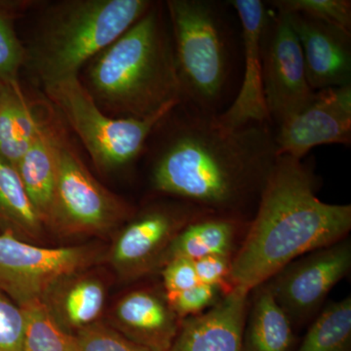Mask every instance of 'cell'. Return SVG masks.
<instances>
[{"label": "cell", "mask_w": 351, "mask_h": 351, "mask_svg": "<svg viewBox=\"0 0 351 351\" xmlns=\"http://www.w3.org/2000/svg\"><path fill=\"white\" fill-rule=\"evenodd\" d=\"M149 180L159 195L243 219L258 206L278 154L269 122L239 128L180 101L159 123Z\"/></svg>", "instance_id": "obj_1"}, {"label": "cell", "mask_w": 351, "mask_h": 351, "mask_svg": "<svg viewBox=\"0 0 351 351\" xmlns=\"http://www.w3.org/2000/svg\"><path fill=\"white\" fill-rule=\"evenodd\" d=\"M316 186L308 164L277 156L244 241L232 257V288L251 293L295 258L348 237L350 205L323 202Z\"/></svg>", "instance_id": "obj_2"}, {"label": "cell", "mask_w": 351, "mask_h": 351, "mask_svg": "<svg viewBox=\"0 0 351 351\" xmlns=\"http://www.w3.org/2000/svg\"><path fill=\"white\" fill-rule=\"evenodd\" d=\"M83 86L104 112L145 119L181 101L165 5L154 2L141 19L92 58Z\"/></svg>", "instance_id": "obj_3"}, {"label": "cell", "mask_w": 351, "mask_h": 351, "mask_svg": "<svg viewBox=\"0 0 351 351\" xmlns=\"http://www.w3.org/2000/svg\"><path fill=\"white\" fill-rule=\"evenodd\" d=\"M165 5L181 103L221 114L237 96V38L230 2L168 0Z\"/></svg>", "instance_id": "obj_4"}, {"label": "cell", "mask_w": 351, "mask_h": 351, "mask_svg": "<svg viewBox=\"0 0 351 351\" xmlns=\"http://www.w3.org/2000/svg\"><path fill=\"white\" fill-rule=\"evenodd\" d=\"M149 0H66L44 16L29 51V66L43 87L80 77V69L135 24Z\"/></svg>", "instance_id": "obj_5"}, {"label": "cell", "mask_w": 351, "mask_h": 351, "mask_svg": "<svg viewBox=\"0 0 351 351\" xmlns=\"http://www.w3.org/2000/svg\"><path fill=\"white\" fill-rule=\"evenodd\" d=\"M97 167L110 171L126 167L147 151L156 127L176 107L145 119H115L103 112L80 77L44 87Z\"/></svg>", "instance_id": "obj_6"}, {"label": "cell", "mask_w": 351, "mask_h": 351, "mask_svg": "<svg viewBox=\"0 0 351 351\" xmlns=\"http://www.w3.org/2000/svg\"><path fill=\"white\" fill-rule=\"evenodd\" d=\"M133 215L128 203L97 181L59 140L56 188L45 226L62 237L105 235Z\"/></svg>", "instance_id": "obj_7"}, {"label": "cell", "mask_w": 351, "mask_h": 351, "mask_svg": "<svg viewBox=\"0 0 351 351\" xmlns=\"http://www.w3.org/2000/svg\"><path fill=\"white\" fill-rule=\"evenodd\" d=\"M96 245L38 246L0 233V290L21 308L43 302L64 277L90 269L103 257Z\"/></svg>", "instance_id": "obj_8"}, {"label": "cell", "mask_w": 351, "mask_h": 351, "mask_svg": "<svg viewBox=\"0 0 351 351\" xmlns=\"http://www.w3.org/2000/svg\"><path fill=\"white\" fill-rule=\"evenodd\" d=\"M351 269L346 239L295 258L265 282L276 304L294 325L317 315L328 295Z\"/></svg>", "instance_id": "obj_9"}, {"label": "cell", "mask_w": 351, "mask_h": 351, "mask_svg": "<svg viewBox=\"0 0 351 351\" xmlns=\"http://www.w3.org/2000/svg\"><path fill=\"white\" fill-rule=\"evenodd\" d=\"M205 210L184 202L156 203L132 216L115 235L108 263L123 280L156 271L170 242L191 219Z\"/></svg>", "instance_id": "obj_10"}, {"label": "cell", "mask_w": 351, "mask_h": 351, "mask_svg": "<svg viewBox=\"0 0 351 351\" xmlns=\"http://www.w3.org/2000/svg\"><path fill=\"white\" fill-rule=\"evenodd\" d=\"M263 88L270 123L276 128L313 101L304 56L287 15L269 14L263 40Z\"/></svg>", "instance_id": "obj_11"}, {"label": "cell", "mask_w": 351, "mask_h": 351, "mask_svg": "<svg viewBox=\"0 0 351 351\" xmlns=\"http://www.w3.org/2000/svg\"><path fill=\"white\" fill-rule=\"evenodd\" d=\"M278 156L302 159L313 147L351 144V85L328 88L313 101L274 128Z\"/></svg>", "instance_id": "obj_12"}, {"label": "cell", "mask_w": 351, "mask_h": 351, "mask_svg": "<svg viewBox=\"0 0 351 351\" xmlns=\"http://www.w3.org/2000/svg\"><path fill=\"white\" fill-rule=\"evenodd\" d=\"M228 2L240 25L243 71L234 100L218 115L219 123L226 128H239L250 123H270L263 88V40L269 11L261 0Z\"/></svg>", "instance_id": "obj_13"}, {"label": "cell", "mask_w": 351, "mask_h": 351, "mask_svg": "<svg viewBox=\"0 0 351 351\" xmlns=\"http://www.w3.org/2000/svg\"><path fill=\"white\" fill-rule=\"evenodd\" d=\"M285 15L301 45L311 89L351 85V32L302 14Z\"/></svg>", "instance_id": "obj_14"}, {"label": "cell", "mask_w": 351, "mask_h": 351, "mask_svg": "<svg viewBox=\"0 0 351 351\" xmlns=\"http://www.w3.org/2000/svg\"><path fill=\"white\" fill-rule=\"evenodd\" d=\"M249 294L233 288L204 313L182 320L168 351H242Z\"/></svg>", "instance_id": "obj_15"}, {"label": "cell", "mask_w": 351, "mask_h": 351, "mask_svg": "<svg viewBox=\"0 0 351 351\" xmlns=\"http://www.w3.org/2000/svg\"><path fill=\"white\" fill-rule=\"evenodd\" d=\"M181 321L164 292L141 288L126 293L115 302L110 314L113 329L151 351H168Z\"/></svg>", "instance_id": "obj_16"}, {"label": "cell", "mask_w": 351, "mask_h": 351, "mask_svg": "<svg viewBox=\"0 0 351 351\" xmlns=\"http://www.w3.org/2000/svg\"><path fill=\"white\" fill-rule=\"evenodd\" d=\"M88 270L58 281L41 302L53 319L71 335L98 322L107 302L103 277Z\"/></svg>", "instance_id": "obj_17"}, {"label": "cell", "mask_w": 351, "mask_h": 351, "mask_svg": "<svg viewBox=\"0 0 351 351\" xmlns=\"http://www.w3.org/2000/svg\"><path fill=\"white\" fill-rule=\"evenodd\" d=\"M243 219L205 212L191 219L175 235L159 260L157 270L175 258L195 261L206 256L233 257L235 240Z\"/></svg>", "instance_id": "obj_18"}, {"label": "cell", "mask_w": 351, "mask_h": 351, "mask_svg": "<svg viewBox=\"0 0 351 351\" xmlns=\"http://www.w3.org/2000/svg\"><path fill=\"white\" fill-rule=\"evenodd\" d=\"M245 323L242 351H293L292 323L276 304L265 284L254 289Z\"/></svg>", "instance_id": "obj_19"}, {"label": "cell", "mask_w": 351, "mask_h": 351, "mask_svg": "<svg viewBox=\"0 0 351 351\" xmlns=\"http://www.w3.org/2000/svg\"><path fill=\"white\" fill-rule=\"evenodd\" d=\"M58 145L59 138L48 127L43 126L29 151L15 167L44 226L56 188Z\"/></svg>", "instance_id": "obj_20"}, {"label": "cell", "mask_w": 351, "mask_h": 351, "mask_svg": "<svg viewBox=\"0 0 351 351\" xmlns=\"http://www.w3.org/2000/svg\"><path fill=\"white\" fill-rule=\"evenodd\" d=\"M43 126L19 83L7 85L0 101V156L16 167Z\"/></svg>", "instance_id": "obj_21"}, {"label": "cell", "mask_w": 351, "mask_h": 351, "mask_svg": "<svg viewBox=\"0 0 351 351\" xmlns=\"http://www.w3.org/2000/svg\"><path fill=\"white\" fill-rule=\"evenodd\" d=\"M44 228L18 171L0 156V230L27 241L40 239Z\"/></svg>", "instance_id": "obj_22"}, {"label": "cell", "mask_w": 351, "mask_h": 351, "mask_svg": "<svg viewBox=\"0 0 351 351\" xmlns=\"http://www.w3.org/2000/svg\"><path fill=\"white\" fill-rule=\"evenodd\" d=\"M295 351H351V297L331 302L314 318Z\"/></svg>", "instance_id": "obj_23"}, {"label": "cell", "mask_w": 351, "mask_h": 351, "mask_svg": "<svg viewBox=\"0 0 351 351\" xmlns=\"http://www.w3.org/2000/svg\"><path fill=\"white\" fill-rule=\"evenodd\" d=\"M23 309L25 328L22 351H75V335L64 331L43 302Z\"/></svg>", "instance_id": "obj_24"}, {"label": "cell", "mask_w": 351, "mask_h": 351, "mask_svg": "<svg viewBox=\"0 0 351 351\" xmlns=\"http://www.w3.org/2000/svg\"><path fill=\"white\" fill-rule=\"evenodd\" d=\"M18 7L17 2L0 1V80L5 85L18 84L25 66V48L15 31Z\"/></svg>", "instance_id": "obj_25"}, {"label": "cell", "mask_w": 351, "mask_h": 351, "mask_svg": "<svg viewBox=\"0 0 351 351\" xmlns=\"http://www.w3.org/2000/svg\"><path fill=\"white\" fill-rule=\"evenodd\" d=\"M269 3L276 12L302 14L351 32L350 0H274Z\"/></svg>", "instance_id": "obj_26"}, {"label": "cell", "mask_w": 351, "mask_h": 351, "mask_svg": "<svg viewBox=\"0 0 351 351\" xmlns=\"http://www.w3.org/2000/svg\"><path fill=\"white\" fill-rule=\"evenodd\" d=\"M75 351H151L100 322L75 335Z\"/></svg>", "instance_id": "obj_27"}, {"label": "cell", "mask_w": 351, "mask_h": 351, "mask_svg": "<svg viewBox=\"0 0 351 351\" xmlns=\"http://www.w3.org/2000/svg\"><path fill=\"white\" fill-rule=\"evenodd\" d=\"M228 293L223 289L206 284H197L188 290L165 295L168 304L180 320L204 313L215 306Z\"/></svg>", "instance_id": "obj_28"}, {"label": "cell", "mask_w": 351, "mask_h": 351, "mask_svg": "<svg viewBox=\"0 0 351 351\" xmlns=\"http://www.w3.org/2000/svg\"><path fill=\"white\" fill-rule=\"evenodd\" d=\"M25 328L24 309L0 290V351H22Z\"/></svg>", "instance_id": "obj_29"}, {"label": "cell", "mask_w": 351, "mask_h": 351, "mask_svg": "<svg viewBox=\"0 0 351 351\" xmlns=\"http://www.w3.org/2000/svg\"><path fill=\"white\" fill-rule=\"evenodd\" d=\"M164 294L182 292L199 284L196 274L195 261L179 258L170 261L160 269Z\"/></svg>", "instance_id": "obj_30"}, {"label": "cell", "mask_w": 351, "mask_h": 351, "mask_svg": "<svg viewBox=\"0 0 351 351\" xmlns=\"http://www.w3.org/2000/svg\"><path fill=\"white\" fill-rule=\"evenodd\" d=\"M232 261V257L217 255L197 258L195 265L198 281L230 293L233 289L230 283Z\"/></svg>", "instance_id": "obj_31"}, {"label": "cell", "mask_w": 351, "mask_h": 351, "mask_svg": "<svg viewBox=\"0 0 351 351\" xmlns=\"http://www.w3.org/2000/svg\"><path fill=\"white\" fill-rule=\"evenodd\" d=\"M7 85L4 84L3 82L0 80V101H1L2 97H3L4 92H5Z\"/></svg>", "instance_id": "obj_32"}]
</instances>
